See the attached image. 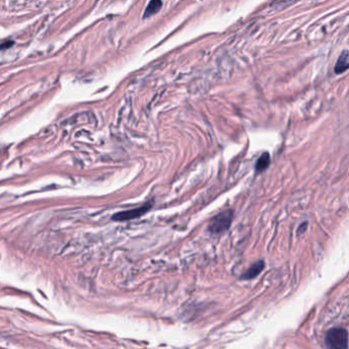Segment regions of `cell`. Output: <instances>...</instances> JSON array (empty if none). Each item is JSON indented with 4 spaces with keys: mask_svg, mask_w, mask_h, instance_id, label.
<instances>
[{
    "mask_svg": "<svg viewBox=\"0 0 349 349\" xmlns=\"http://www.w3.org/2000/svg\"><path fill=\"white\" fill-rule=\"evenodd\" d=\"M163 5V2H162V0H151V1L149 2V4L147 5L146 9H145V17H148V16H151L153 14L157 13L161 7Z\"/></svg>",
    "mask_w": 349,
    "mask_h": 349,
    "instance_id": "5b68a950",
    "label": "cell"
},
{
    "mask_svg": "<svg viewBox=\"0 0 349 349\" xmlns=\"http://www.w3.org/2000/svg\"><path fill=\"white\" fill-rule=\"evenodd\" d=\"M152 203L147 202L145 204H143L142 206H139L137 208H133V209H129V210H125V211H121L115 213V215L112 217L113 221H119V222H124V221H130V220H134V219H138L141 216H143L144 213H146L149 209H151Z\"/></svg>",
    "mask_w": 349,
    "mask_h": 349,
    "instance_id": "3957f363",
    "label": "cell"
},
{
    "mask_svg": "<svg viewBox=\"0 0 349 349\" xmlns=\"http://www.w3.org/2000/svg\"><path fill=\"white\" fill-rule=\"evenodd\" d=\"M263 267H264V262L262 261H260V262L254 263L247 269V271L244 274L243 278L244 279H254V278H256L257 276H259L262 273V270L263 269Z\"/></svg>",
    "mask_w": 349,
    "mask_h": 349,
    "instance_id": "277c9868",
    "label": "cell"
},
{
    "mask_svg": "<svg viewBox=\"0 0 349 349\" xmlns=\"http://www.w3.org/2000/svg\"><path fill=\"white\" fill-rule=\"evenodd\" d=\"M232 221H233V211L231 209L222 211L211 220L208 230L213 235L222 234L223 232L227 231L230 228Z\"/></svg>",
    "mask_w": 349,
    "mask_h": 349,
    "instance_id": "7a4b0ae2",
    "label": "cell"
},
{
    "mask_svg": "<svg viewBox=\"0 0 349 349\" xmlns=\"http://www.w3.org/2000/svg\"><path fill=\"white\" fill-rule=\"evenodd\" d=\"M327 349H348V333L343 328H333L326 333Z\"/></svg>",
    "mask_w": 349,
    "mask_h": 349,
    "instance_id": "6da1fadb",
    "label": "cell"
},
{
    "mask_svg": "<svg viewBox=\"0 0 349 349\" xmlns=\"http://www.w3.org/2000/svg\"><path fill=\"white\" fill-rule=\"evenodd\" d=\"M349 68V61H348V55L346 52H344L343 54H341V56L339 57V60L337 62L336 68H335V72L337 74H341L344 71H346Z\"/></svg>",
    "mask_w": 349,
    "mask_h": 349,
    "instance_id": "8992f818",
    "label": "cell"
},
{
    "mask_svg": "<svg viewBox=\"0 0 349 349\" xmlns=\"http://www.w3.org/2000/svg\"><path fill=\"white\" fill-rule=\"evenodd\" d=\"M269 154L268 153H263L261 155V158L259 159L257 165H256V170L258 173H261V172H263L264 170L267 169L268 165H269Z\"/></svg>",
    "mask_w": 349,
    "mask_h": 349,
    "instance_id": "52a82bcc",
    "label": "cell"
},
{
    "mask_svg": "<svg viewBox=\"0 0 349 349\" xmlns=\"http://www.w3.org/2000/svg\"><path fill=\"white\" fill-rule=\"evenodd\" d=\"M306 228H307V224H306V223H303V225L299 227V229H298V233H303V232L305 231V229H306Z\"/></svg>",
    "mask_w": 349,
    "mask_h": 349,
    "instance_id": "ba28073f",
    "label": "cell"
}]
</instances>
